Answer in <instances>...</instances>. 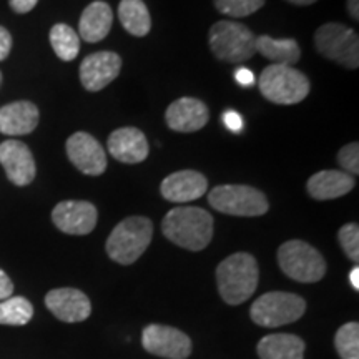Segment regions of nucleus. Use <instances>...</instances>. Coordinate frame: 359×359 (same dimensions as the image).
Returning a JSON list of instances; mask_svg holds the SVG:
<instances>
[{
    "label": "nucleus",
    "mask_w": 359,
    "mask_h": 359,
    "mask_svg": "<svg viewBox=\"0 0 359 359\" xmlns=\"http://www.w3.org/2000/svg\"><path fill=\"white\" fill-rule=\"evenodd\" d=\"M161 230L180 248L201 251L213 238V217L198 206H178L165 215Z\"/></svg>",
    "instance_id": "obj_1"
},
{
    "label": "nucleus",
    "mask_w": 359,
    "mask_h": 359,
    "mask_svg": "<svg viewBox=\"0 0 359 359\" xmlns=\"http://www.w3.org/2000/svg\"><path fill=\"white\" fill-rule=\"evenodd\" d=\"M259 269L253 255L235 253L217 268V285L224 303L238 306L253 296L258 288Z\"/></svg>",
    "instance_id": "obj_2"
},
{
    "label": "nucleus",
    "mask_w": 359,
    "mask_h": 359,
    "mask_svg": "<svg viewBox=\"0 0 359 359\" xmlns=\"http://www.w3.org/2000/svg\"><path fill=\"white\" fill-rule=\"evenodd\" d=\"M154 238V224L145 217L125 218L107 240V255L118 264H133L145 253Z\"/></svg>",
    "instance_id": "obj_3"
},
{
    "label": "nucleus",
    "mask_w": 359,
    "mask_h": 359,
    "mask_svg": "<svg viewBox=\"0 0 359 359\" xmlns=\"http://www.w3.org/2000/svg\"><path fill=\"white\" fill-rule=\"evenodd\" d=\"M259 92L276 105H294L308 97L309 79L290 65L271 64L259 75Z\"/></svg>",
    "instance_id": "obj_4"
},
{
    "label": "nucleus",
    "mask_w": 359,
    "mask_h": 359,
    "mask_svg": "<svg viewBox=\"0 0 359 359\" xmlns=\"http://www.w3.org/2000/svg\"><path fill=\"white\" fill-rule=\"evenodd\" d=\"M208 40L213 55L222 62L240 64L257 53V35L240 22H217L210 29Z\"/></svg>",
    "instance_id": "obj_5"
},
{
    "label": "nucleus",
    "mask_w": 359,
    "mask_h": 359,
    "mask_svg": "<svg viewBox=\"0 0 359 359\" xmlns=\"http://www.w3.org/2000/svg\"><path fill=\"white\" fill-rule=\"evenodd\" d=\"M278 263L286 276L299 283H316L326 275L323 255L302 240L283 243L278 250Z\"/></svg>",
    "instance_id": "obj_6"
},
{
    "label": "nucleus",
    "mask_w": 359,
    "mask_h": 359,
    "mask_svg": "<svg viewBox=\"0 0 359 359\" xmlns=\"http://www.w3.org/2000/svg\"><path fill=\"white\" fill-rule=\"evenodd\" d=\"M306 311V302L302 296L285 291H271L251 304L250 316L263 327H278L298 321Z\"/></svg>",
    "instance_id": "obj_7"
},
{
    "label": "nucleus",
    "mask_w": 359,
    "mask_h": 359,
    "mask_svg": "<svg viewBox=\"0 0 359 359\" xmlns=\"http://www.w3.org/2000/svg\"><path fill=\"white\" fill-rule=\"evenodd\" d=\"M210 205L231 217H262L268 212V198L248 185H219L208 195Z\"/></svg>",
    "instance_id": "obj_8"
},
{
    "label": "nucleus",
    "mask_w": 359,
    "mask_h": 359,
    "mask_svg": "<svg viewBox=\"0 0 359 359\" xmlns=\"http://www.w3.org/2000/svg\"><path fill=\"white\" fill-rule=\"evenodd\" d=\"M318 52L346 69L359 67V39L353 29L331 22L320 27L314 35Z\"/></svg>",
    "instance_id": "obj_9"
},
{
    "label": "nucleus",
    "mask_w": 359,
    "mask_h": 359,
    "mask_svg": "<svg viewBox=\"0 0 359 359\" xmlns=\"http://www.w3.org/2000/svg\"><path fill=\"white\" fill-rule=\"evenodd\" d=\"M142 344L150 354L167 359H187L191 353V339L172 326H147L142 334Z\"/></svg>",
    "instance_id": "obj_10"
},
{
    "label": "nucleus",
    "mask_w": 359,
    "mask_h": 359,
    "mask_svg": "<svg viewBox=\"0 0 359 359\" xmlns=\"http://www.w3.org/2000/svg\"><path fill=\"white\" fill-rule=\"evenodd\" d=\"M67 155L75 168L90 177H98L107 170V155L100 142L90 133L77 132L67 140Z\"/></svg>",
    "instance_id": "obj_11"
},
{
    "label": "nucleus",
    "mask_w": 359,
    "mask_h": 359,
    "mask_svg": "<svg viewBox=\"0 0 359 359\" xmlns=\"http://www.w3.org/2000/svg\"><path fill=\"white\" fill-rule=\"evenodd\" d=\"M97 208L90 201H62L52 212L53 224L67 235H88L97 226Z\"/></svg>",
    "instance_id": "obj_12"
},
{
    "label": "nucleus",
    "mask_w": 359,
    "mask_h": 359,
    "mask_svg": "<svg viewBox=\"0 0 359 359\" xmlns=\"http://www.w3.org/2000/svg\"><path fill=\"white\" fill-rule=\"evenodd\" d=\"M122 70V58L115 52H95L80 65V82L88 92H100L114 82Z\"/></svg>",
    "instance_id": "obj_13"
},
{
    "label": "nucleus",
    "mask_w": 359,
    "mask_h": 359,
    "mask_svg": "<svg viewBox=\"0 0 359 359\" xmlns=\"http://www.w3.org/2000/svg\"><path fill=\"white\" fill-rule=\"evenodd\" d=\"M0 165L6 170L7 178L17 187L30 185L37 173L32 151L19 140L0 143Z\"/></svg>",
    "instance_id": "obj_14"
},
{
    "label": "nucleus",
    "mask_w": 359,
    "mask_h": 359,
    "mask_svg": "<svg viewBox=\"0 0 359 359\" xmlns=\"http://www.w3.org/2000/svg\"><path fill=\"white\" fill-rule=\"evenodd\" d=\"M45 304L57 320L65 323L85 321L92 313L88 296L75 288H57L48 291Z\"/></svg>",
    "instance_id": "obj_15"
},
{
    "label": "nucleus",
    "mask_w": 359,
    "mask_h": 359,
    "mask_svg": "<svg viewBox=\"0 0 359 359\" xmlns=\"http://www.w3.org/2000/svg\"><path fill=\"white\" fill-rule=\"evenodd\" d=\"M208 180L196 170H180L161 182V196L172 203H190L206 193Z\"/></svg>",
    "instance_id": "obj_16"
},
{
    "label": "nucleus",
    "mask_w": 359,
    "mask_h": 359,
    "mask_svg": "<svg viewBox=\"0 0 359 359\" xmlns=\"http://www.w3.org/2000/svg\"><path fill=\"white\" fill-rule=\"evenodd\" d=\"M208 107L198 98L183 97L175 100L167 109L165 122L175 132L193 133L198 132L208 123Z\"/></svg>",
    "instance_id": "obj_17"
},
{
    "label": "nucleus",
    "mask_w": 359,
    "mask_h": 359,
    "mask_svg": "<svg viewBox=\"0 0 359 359\" xmlns=\"http://www.w3.org/2000/svg\"><path fill=\"white\" fill-rule=\"evenodd\" d=\"M110 155L122 163H142L150 154V147L145 133L135 127H123L115 130L107 142Z\"/></svg>",
    "instance_id": "obj_18"
},
{
    "label": "nucleus",
    "mask_w": 359,
    "mask_h": 359,
    "mask_svg": "<svg viewBox=\"0 0 359 359\" xmlns=\"http://www.w3.org/2000/svg\"><path fill=\"white\" fill-rule=\"evenodd\" d=\"M39 125V109L32 102H12L0 109V133L22 137L32 133Z\"/></svg>",
    "instance_id": "obj_19"
},
{
    "label": "nucleus",
    "mask_w": 359,
    "mask_h": 359,
    "mask_svg": "<svg viewBox=\"0 0 359 359\" xmlns=\"http://www.w3.org/2000/svg\"><path fill=\"white\" fill-rule=\"evenodd\" d=\"M354 180L351 175L341 172V170H323L314 173L308 180V193L314 200H334L348 195L353 190Z\"/></svg>",
    "instance_id": "obj_20"
},
{
    "label": "nucleus",
    "mask_w": 359,
    "mask_h": 359,
    "mask_svg": "<svg viewBox=\"0 0 359 359\" xmlns=\"http://www.w3.org/2000/svg\"><path fill=\"white\" fill-rule=\"evenodd\" d=\"M111 24H114V13L107 2H92L85 8L79 22V37L85 42L97 43L110 34Z\"/></svg>",
    "instance_id": "obj_21"
},
{
    "label": "nucleus",
    "mask_w": 359,
    "mask_h": 359,
    "mask_svg": "<svg viewBox=\"0 0 359 359\" xmlns=\"http://www.w3.org/2000/svg\"><path fill=\"white\" fill-rule=\"evenodd\" d=\"M257 349L259 359H304V341L294 334H268Z\"/></svg>",
    "instance_id": "obj_22"
},
{
    "label": "nucleus",
    "mask_w": 359,
    "mask_h": 359,
    "mask_svg": "<svg viewBox=\"0 0 359 359\" xmlns=\"http://www.w3.org/2000/svg\"><path fill=\"white\" fill-rule=\"evenodd\" d=\"M257 52L278 65H294L302 58V48L294 39H273L269 35L257 37Z\"/></svg>",
    "instance_id": "obj_23"
},
{
    "label": "nucleus",
    "mask_w": 359,
    "mask_h": 359,
    "mask_svg": "<svg viewBox=\"0 0 359 359\" xmlns=\"http://www.w3.org/2000/svg\"><path fill=\"white\" fill-rule=\"evenodd\" d=\"M118 19L133 37H145L151 29L150 12L143 0H122L118 6Z\"/></svg>",
    "instance_id": "obj_24"
},
{
    "label": "nucleus",
    "mask_w": 359,
    "mask_h": 359,
    "mask_svg": "<svg viewBox=\"0 0 359 359\" xmlns=\"http://www.w3.org/2000/svg\"><path fill=\"white\" fill-rule=\"evenodd\" d=\"M50 43L55 55L64 62H72L80 52L79 34L67 24H57L50 30Z\"/></svg>",
    "instance_id": "obj_25"
},
{
    "label": "nucleus",
    "mask_w": 359,
    "mask_h": 359,
    "mask_svg": "<svg viewBox=\"0 0 359 359\" xmlns=\"http://www.w3.org/2000/svg\"><path fill=\"white\" fill-rule=\"evenodd\" d=\"M34 306L24 296H11L0 302V325L24 326L32 320Z\"/></svg>",
    "instance_id": "obj_26"
},
{
    "label": "nucleus",
    "mask_w": 359,
    "mask_h": 359,
    "mask_svg": "<svg viewBox=\"0 0 359 359\" xmlns=\"http://www.w3.org/2000/svg\"><path fill=\"white\" fill-rule=\"evenodd\" d=\"M334 346L341 359H359V325L346 323L336 331Z\"/></svg>",
    "instance_id": "obj_27"
},
{
    "label": "nucleus",
    "mask_w": 359,
    "mask_h": 359,
    "mask_svg": "<svg viewBox=\"0 0 359 359\" xmlns=\"http://www.w3.org/2000/svg\"><path fill=\"white\" fill-rule=\"evenodd\" d=\"M264 6V0H215L218 12L233 19H243L258 12Z\"/></svg>",
    "instance_id": "obj_28"
},
{
    "label": "nucleus",
    "mask_w": 359,
    "mask_h": 359,
    "mask_svg": "<svg viewBox=\"0 0 359 359\" xmlns=\"http://www.w3.org/2000/svg\"><path fill=\"white\" fill-rule=\"evenodd\" d=\"M341 248L351 262L358 263L359 259V226L356 223H348L338 231Z\"/></svg>",
    "instance_id": "obj_29"
},
{
    "label": "nucleus",
    "mask_w": 359,
    "mask_h": 359,
    "mask_svg": "<svg viewBox=\"0 0 359 359\" xmlns=\"http://www.w3.org/2000/svg\"><path fill=\"white\" fill-rule=\"evenodd\" d=\"M338 163L344 173L358 175L359 173V145L358 142L348 143L338 154Z\"/></svg>",
    "instance_id": "obj_30"
},
{
    "label": "nucleus",
    "mask_w": 359,
    "mask_h": 359,
    "mask_svg": "<svg viewBox=\"0 0 359 359\" xmlns=\"http://www.w3.org/2000/svg\"><path fill=\"white\" fill-rule=\"evenodd\" d=\"M223 123L224 127H226L230 132H241V128H243V118H241L240 114H236V111L233 110H228L223 114Z\"/></svg>",
    "instance_id": "obj_31"
},
{
    "label": "nucleus",
    "mask_w": 359,
    "mask_h": 359,
    "mask_svg": "<svg viewBox=\"0 0 359 359\" xmlns=\"http://www.w3.org/2000/svg\"><path fill=\"white\" fill-rule=\"evenodd\" d=\"M12 48V35L7 29L0 27V62L6 60Z\"/></svg>",
    "instance_id": "obj_32"
},
{
    "label": "nucleus",
    "mask_w": 359,
    "mask_h": 359,
    "mask_svg": "<svg viewBox=\"0 0 359 359\" xmlns=\"http://www.w3.org/2000/svg\"><path fill=\"white\" fill-rule=\"evenodd\" d=\"M13 293V283L4 269H0V302L11 298Z\"/></svg>",
    "instance_id": "obj_33"
},
{
    "label": "nucleus",
    "mask_w": 359,
    "mask_h": 359,
    "mask_svg": "<svg viewBox=\"0 0 359 359\" xmlns=\"http://www.w3.org/2000/svg\"><path fill=\"white\" fill-rule=\"evenodd\" d=\"M37 2H39V0H8L12 11L17 12V13L30 12L35 6H37Z\"/></svg>",
    "instance_id": "obj_34"
},
{
    "label": "nucleus",
    "mask_w": 359,
    "mask_h": 359,
    "mask_svg": "<svg viewBox=\"0 0 359 359\" xmlns=\"http://www.w3.org/2000/svg\"><path fill=\"white\" fill-rule=\"evenodd\" d=\"M235 80L241 85V87H250V85L255 83V75L251 70L241 67V69H238L235 72Z\"/></svg>",
    "instance_id": "obj_35"
},
{
    "label": "nucleus",
    "mask_w": 359,
    "mask_h": 359,
    "mask_svg": "<svg viewBox=\"0 0 359 359\" xmlns=\"http://www.w3.org/2000/svg\"><path fill=\"white\" fill-rule=\"evenodd\" d=\"M348 11H349V15H351L354 20H358L359 19V0H348Z\"/></svg>",
    "instance_id": "obj_36"
},
{
    "label": "nucleus",
    "mask_w": 359,
    "mask_h": 359,
    "mask_svg": "<svg viewBox=\"0 0 359 359\" xmlns=\"http://www.w3.org/2000/svg\"><path fill=\"white\" fill-rule=\"evenodd\" d=\"M349 281H351L353 288L358 291L359 290V268L358 266H354L351 269V273H349Z\"/></svg>",
    "instance_id": "obj_37"
},
{
    "label": "nucleus",
    "mask_w": 359,
    "mask_h": 359,
    "mask_svg": "<svg viewBox=\"0 0 359 359\" xmlns=\"http://www.w3.org/2000/svg\"><path fill=\"white\" fill-rule=\"evenodd\" d=\"M286 2L294 4V6H313V4L318 2V0H286Z\"/></svg>",
    "instance_id": "obj_38"
},
{
    "label": "nucleus",
    "mask_w": 359,
    "mask_h": 359,
    "mask_svg": "<svg viewBox=\"0 0 359 359\" xmlns=\"http://www.w3.org/2000/svg\"><path fill=\"white\" fill-rule=\"evenodd\" d=\"M0 83H2V72H0Z\"/></svg>",
    "instance_id": "obj_39"
}]
</instances>
